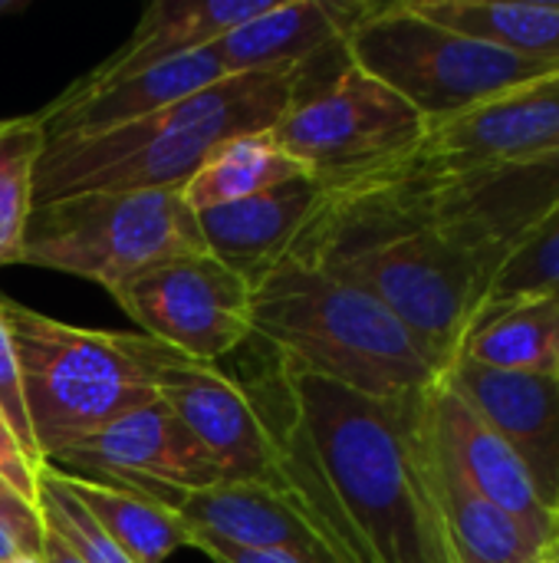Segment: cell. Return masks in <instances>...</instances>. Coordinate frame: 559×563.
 Returning a JSON list of instances; mask_svg holds the SVG:
<instances>
[{
	"mask_svg": "<svg viewBox=\"0 0 559 563\" xmlns=\"http://www.w3.org/2000/svg\"><path fill=\"white\" fill-rule=\"evenodd\" d=\"M366 10L369 3L277 0L260 16L227 30L208 49L227 76L316 66L323 56L343 53L349 30Z\"/></svg>",
	"mask_w": 559,
	"mask_h": 563,
	"instance_id": "18",
	"label": "cell"
},
{
	"mask_svg": "<svg viewBox=\"0 0 559 563\" xmlns=\"http://www.w3.org/2000/svg\"><path fill=\"white\" fill-rule=\"evenodd\" d=\"M204 251L181 188L86 191L33 205L20 264L72 274L115 294L125 280L171 257Z\"/></svg>",
	"mask_w": 559,
	"mask_h": 563,
	"instance_id": "6",
	"label": "cell"
},
{
	"mask_svg": "<svg viewBox=\"0 0 559 563\" xmlns=\"http://www.w3.org/2000/svg\"><path fill=\"white\" fill-rule=\"evenodd\" d=\"M425 468H428V485H432L441 525L458 554V563L540 561V551L524 538V531L497 505H491L458 468V462L451 459V452L445 449L432 422L428 402H425Z\"/></svg>",
	"mask_w": 559,
	"mask_h": 563,
	"instance_id": "19",
	"label": "cell"
},
{
	"mask_svg": "<svg viewBox=\"0 0 559 563\" xmlns=\"http://www.w3.org/2000/svg\"><path fill=\"white\" fill-rule=\"evenodd\" d=\"M310 69L237 73L128 125L53 139L36 168L33 205L86 191L185 188L204 158L234 135L270 132L310 89Z\"/></svg>",
	"mask_w": 559,
	"mask_h": 563,
	"instance_id": "2",
	"label": "cell"
},
{
	"mask_svg": "<svg viewBox=\"0 0 559 563\" xmlns=\"http://www.w3.org/2000/svg\"><path fill=\"white\" fill-rule=\"evenodd\" d=\"M188 548H198L211 563H297L290 558H280V554H260V551H244V548H234V544H224L204 531H191V544Z\"/></svg>",
	"mask_w": 559,
	"mask_h": 563,
	"instance_id": "31",
	"label": "cell"
},
{
	"mask_svg": "<svg viewBox=\"0 0 559 563\" xmlns=\"http://www.w3.org/2000/svg\"><path fill=\"white\" fill-rule=\"evenodd\" d=\"M0 412L7 416L13 435L20 439V445L26 449V455L46 468L36 442H33V429H30V412H26V402H23V386H20V360H16V346H13V336L7 330V320L0 313Z\"/></svg>",
	"mask_w": 559,
	"mask_h": 563,
	"instance_id": "28",
	"label": "cell"
},
{
	"mask_svg": "<svg viewBox=\"0 0 559 563\" xmlns=\"http://www.w3.org/2000/svg\"><path fill=\"white\" fill-rule=\"evenodd\" d=\"M26 3L23 0H0V16H7V13H16V10H23Z\"/></svg>",
	"mask_w": 559,
	"mask_h": 563,
	"instance_id": "34",
	"label": "cell"
},
{
	"mask_svg": "<svg viewBox=\"0 0 559 563\" xmlns=\"http://www.w3.org/2000/svg\"><path fill=\"white\" fill-rule=\"evenodd\" d=\"M550 294H559V208L544 214L497 261L481 310L530 300V297H550Z\"/></svg>",
	"mask_w": 559,
	"mask_h": 563,
	"instance_id": "26",
	"label": "cell"
},
{
	"mask_svg": "<svg viewBox=\"0 0 559 563\" xmlns=\"http://www.w3.org/2000/svg\"><path fill=\"white\" fill-rule=\"evenodd\" d=\"M273 3L277 0H155L135 23L132 36L89 76L115 79L185 53L208 49L227 30L260 16Z\"/></svg>",
	"mask_w": 559,
	"mask_h": 563,
	"instance_id": "20",
	"label": "cell"
},
{
	"mask_svg": "<svg viewBox=\"0 0 559 563\" xmlns=\"http://www.w3.org/2000/svg\"><path fill=\"white\" fill-rule=\"evenodd\" d=\"M46 468L135 563H165L178 548L191 544V528L161 501L102 478Z\"/></svg>",
	"mask_w": 559,
	"mask_h": 563,
	"instance_id": "21",
	"label": "cell"
},
{
	"mask_svg": "<svg viewBox=\"0 0 559 563\" xmlns=\"http://www.w3.org/2000/svg\"><path fill=\"white\" fill-rule=\"evenodd\" d=\"M40 511L43 525H49L82 563H135L49 475V468L40 472Z\"/></svg>",
	"mask_w": 559,
	"mask_h": 563,
	"instance_id": "27",
	"label": "cell"
},
{
	"mask_svg": "<svg viewBox=\"0 0 559 563\" xmlns=\"http://www.w3.org/2000/svg\"><path fill=\"white\" fill-rule=\"evenodd\" d=\"M224 76L227 73L221 69L211 49L185 53L115 79L82 76L66 92H59L49 106L40 109L46 142L69 139V135H96L128 125L135 119H145L171 102H181L221 82Z\"/></svg>",
	"mask_w": 559,
	"mask_h": 563,
	"instance_id": "16",
	"label": "cell"
},
{
	"mask_svg": "<svg viewBox=\"0 0 559 563\" xmlns=\"http://www.w3.org/2000/svg\"><path fill=\"white\" fill-rule=\"evenodd\" d=\"M329 205V185L303 175L270 191L198 211L204 251L250 280L293 257Z\"/></svg>",
	"mask_w": 559,
	"mask_h": 563,
	"instance_id": "15",
	"label": "cell"
},
{
	"mask_svg": "<svg viewBox=\"0 0 559 563\" xmlns=\"http://www.w3.org/2000/svg\"><path fill=\"white\" fill-rule=\"evenodd\" d=\"M557 139L559 76H550L432 122L402 172L422 185L468 181L521 165Z\"/></svg>",
	"mask_w": 559,
	"mask_h": 563,
	"instance_id": "10",
	"label": "cell"
},
{
	"mask_svg": "<svg viewBox=\"0 0 559 563\" xmlns=\"http://www.w3.org/2000/svg\"><path fill=\"white\" fill-rule=\"evenodd\" d=\"M428 406H432V422H435L445 449L451 452L458 468L468 475V482L491 505H497L540 554L550 544H557V521L540 505L534 482H530L527 468L521 465V459L511 452V445L441 379L432 389Z\"/></svg>",
	"mask_w": 559,
	"mask_h": 563,
	"instance_id": "17",
	"label": "cell"
},
{
	"mask_svg": "<svg viewBox=\"0 0 559 563\" xmlns=\"http://www.w3.org/2000/svg\"><path fill=\"white\" fill-rule=\"evenodd\" d=\"M343 53L402 96L425 125L451 119L511 89L559 76V63L524 59L418 16L409 0L369 3Z\"/></svg>",
	"mask_w": 559,
	"mask_h": 563,
	"instance_id": "5",
	"label": "cell"
},
{
	"mask_svg": "<svg viewBox=\"0 0 559 563\" xmlns=\"http://www.w3.org/2000/svg\"><path fill=\"white\" fill-rule=\"evenodd\" d=\"M16 554H23L20 551V544H16V538L3 528V521H0V563H7V561H13Z\"/></svg>",
	"mask_w": 559,
	"mask_h": 563,
	"instance_id": "33",
	"label": "cell"
},
{
	"mask_svg": "<svg viewBox=\"0 0 559 563\" xmlns=\"http://www.w3.org/2000/svg\"><path fill=\"white\" fill-rule=\"evenodd\" d=\"M7 563H43V558H36V554H16L13 561Z\"/></svg>",
	"mask_w": 559,
	"mask_h": 563,
	"instance_id": "36",
	"label": "cell"
},
{
	"mask_svg": "<svg viewBox=\"0 0 559 563\" xmlns=\"http://www.w3.org/2000/svg\"><path fill=\"white\" fill-rule=\"evenodd\" d=\"M40 465L26 455L20 439L13 435L7 416L0 412V478L33 508H40Z\"/></svg>",
	"mask_w": 559,
	"mask_h": 563,
	"instance_id": "29",
	"label": "cell"
},
{
	"mask_svg": "<svg viewBox=\"0 0 559 563\" xmlns=\"http://www.w3.org/2000/svg\"><path fill=\"white\" fill-rule=\"evenodd\" d=\"M441 383L511 445L559 528V376L501 373L455 360Z\"/></svg>",
	"mask_w": 559,
	"mask_h": 563,
	"instance_id": "14",
	"label": "cell"
},
{
	"mask_svg": "<svg viewBox=\"0 0 559 563\" xmlns=\"http://www.w3.org/2000/svg\"><path fill=\"white\" fill-rule=\"evenodd\" d=\"M399 165L329 185V205L293 257L372 294L445 376L484 303L488 267L428 211Z\"/></svg>",
	"mask_w": 559,
	"mask_h": 563,
	"instance_id": "1",
	"label": "cell"
},
{
	"mask_svg": "<svg viewBox=\"0 0 559 563\" xmlns=\"http://www.w3.org/2000/svg\"><path fill=\"white\" fill-rule=\"evenodd\" d=\"M303 165L290 158L273 132H250L221 142L204 165L185 181V201L198 211L221 208L260 191H270L283 181L303 178Z\"/></svg>",
	"mask_w": 559,
	"mask_h": 563,
	"instance_id": "24",
	"label": "cell"
},
{
	"mask_svg": "<svg viewBox=\"0 0 559 563\" xmlns=\"http://www.w3.org/2000/svg\"><path fill=\"white\" fill-rule=\"evenodd\" d=\"M112 297L145 336L191 360L217 363L254 340L250 280L208 251L155 264L125 280Z\"/></svg>",
	"mask_w": 559,
	"mask_h": 563,
	"instance_id": "9",
	"label": "cell"
},
{
	"mask_svg": "<svg viewBox=\"0 0 559 563\" xmlns=\"http://www.w3.org/2000/svg\"><path fill=\"white\" fill-rule=\"evenodd\" d=\"M409 181L418 188L428 211L484 261L491 280L497 261L517 244V238L559 208V139L540 155L494 175L451 185Z\"/></svg>",
	"mask_w": 559,
	"mask_h": 563,
	"instance_id": "11",
	"label": "cell"
},
{
	"mask_svg": "<svg viewBox=\"0 0 559 563\" xmlns=\"http://www.w3.org/2000/svg\"><path fill=\"white\" fill-rule=\"evenodd\" d=\"M0 313L16 346L23 402L46 465L158 399L128 333L72 327L7 297H0Z\"/></svg>",
	"mask_w": 559,
	"mask_h": 563,
	"instance_id": "4",
	"label": "cell"
},
{
	"mask_svg": "<svg viewBox=\"0 0 559 563\" xmlns=\"http://www.w3.org/2000/svg\"><path fill=\"white\" fill-rule=\"evenodd\" d=\"M53 468L76 475H105L102 482L145 492V488H204L224 482L221 468L208 459L198 439L161 402H148L115 419L102 432L63 452Z\"/></svg>",
	"mask_w": 559,
	"mask_h": 563,
	"instance_id": "13",
	"label": "cell"
},
{
	"mask_svg": "<svg viewBox=\"0 0 559 563\" xmlns=\"http://www.w3.org/2000/svg\"><path fill=\"white\" fill-rule=\"evenodd\" d=\"M540 558H544V561H550V563H559V541H557V544H550V548H547V551H544Z\"/></svg>",
	"mask_w": 559,
	"mask_h": 563,
	"instance_id": "35",
	"label": "cell"
},
{
	"mask_svg": "<svg viewBox=\"0 0 559 563\" xmlns=\"http://www.w3.org/2000/svg\"><path fill=\"white\" fill-rule=\"evenodd\" d=\"M43 148L46 129L40 112L0 119V267L20 264Z\"/></svg>",
	"mask_w": 559,
	"mask_h": 563,
	"instance_id": "25",
	"label": "cell"
},
{
	"mask_svg": "<svg viewBox=\"0 0 559 563\" xmlns=\"http://www.w3.org/2000/svg\"><path fill=\"white\" fill-rule=\"evenodd\" d=\"M191 531H204L224 544L280 554L297 563H343L310 511L290 495L264 482H214L204 488H145Z\"/></svg>",
	"mask_w": 559,
	"mask_h": 563,
	"instance_id": "12",
	"label": "cell"
},
{
	"mask_svg": "<svg viewBox=\"0 0 559 563\" xmlns=\"http://www.w3.org/2000/svg\"><path fill=\"white\" fill-rule=\"evenodd\" d=\"M0 521L16 538V544H20L23 554L43 558V541H46L43 511L33 508L30 501H23L3 478H0Z\"/></svg>",
	"mask_w": 559,
	"mask_h": 563,
	"instance_id": "30",
	"label": "cell"
},
{
	"mask_svg": "<svg viewBox=\"0 0 559 563\" xmlns=\"http://www.w3.org/2000/svg\"><path fill=\"white\" fill-rule=\"evenodd\" d=\"M537 563H550V561H544V558H540V561H537Z\"/></svg>",
	"mask_w": 559,
	"mask_h": 563,
	"instance_id": "37",
	"label": "cell"
},
{
	"mask_svg": "<svg viewBox=\"0 0 559 563\" xmlns=\"http://www.w3.org/2000/svg\"><path fill=\"white\" fill-rule=\"evenodd\" d=\"M155 396L181 419L224 482H264L283 492L277 439V379H237L217 363L191 360L145 333H128Z\"/></svg>",
	"mask_w": 559,
	"mask_h": 563,
	"instance_id": "8",
	"label": "cell"
},
{
	"mask_svg": "<svg viewBox=\"0 0 559 563\" xmlns=\"http://www.w3.org/2000/svg\"><path fill=\"white\" fill-rule=\"evenodd\" d=\"M250 333L277 360L385 406L412 402L441 379L392 310L303 257H287L254 284Z\"/></svg>",
	"mask_w": 559,
	"mask_h": 563,
	"instance_id": "3",
	"label": "cell"
},
{
	"mask_svg": "<svg viewBox=\"0 0 559 563\" xmlns=\"http://www.w3.org/2000/svg\"><path fill=\"white\" fill-rule=\"evenodd\" d=\"M458 360L501 373L559 376V294L481 310Z\"/></svg>",
	"mask_w": 559,
	"mask_h": 563,
	"instance_id": "22",
	"label": "cell"
},
{
	"mask_svg": "<svg viewBox=\"0 0 559 563\" xmlns=\"http://www.w3.org/2000/svg\"><path fill=\"white\" fill-rule=\"evenodd\" d=\"M409 7L461 36L494 49L559 63V3H501V0H409Z\"/></svg>",
	"mask_w": 559,
	"mask_h": 563,
	"instance_id": "23",
	"label": "cell"
},
{
	"mask_svg": "<svg viewBox=\"0 0 559 563\" xmlns=\"http://www.w3.org/2000/svg\"><path fill=\"white\" fill-rule=\"evenodd\" d=\"M43 563H82L76 554H72V548L46 525V541H43Z\"/></svg>",
	"mask_w": 559,
	"mask_h": 563,
	"instance_id": "32",
	"label": "cell"
},
{
	"mask_svg": "<svg viewBox=\"0 0 559 563\" xmlns=\"http://www.w3.org/2000/svg\"><path fill=\"white\" fill-rule=\"evenodd\" d=\"M425 129L402 96L346 59L329 79L303 89L270 132L310 178L346 185L405 162Z\"/></svg>",
	"mask_w": 559,
	"mask_h": 563,
	"instance_id": "7",
	"label": "cell"
}]
</instances>
